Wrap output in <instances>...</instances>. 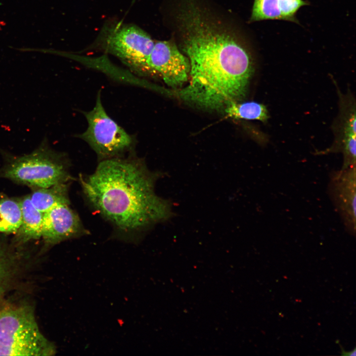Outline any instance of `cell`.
<instances>
[{
	"label": "cell",
	"instance_id": "2",
	"mask_svg": "<svg viewBox=\"0 0 356 356\" xmlns=\"http://www.w3.org/2000/svg\"><path fill=\"white\" fill-rule=\"evenodd\" d=\"M160 174L138 159H103L92 174L80 177L88 201L119 231L130 234L174 217L171 202L155 193Z\"/></svg>",
	"mask_w": 356,
	"mask_h": 356
},
{
	"label": "cell",
	"instance_id": "13",
	"mask_svg": "<svg viewBox=\"0 0 356 356\" xmlns=\"http://www.w3.org/2000/svg\"><path fill=\"white\" fill-rule=\"evenodd\" d=\"M22 222L20 201L11 199L0 201V232H16Z\"/></svg>",
	"mask_w": 356,
	"mask_h": 356
},
{
	"label": "cell",
	"instance_id": "11",
	"mask_svg": "<svg viewBox=\"0 0 356 356\" xmlns=\"http://www.w3.org/2000/svg\"><path fill=\"white\" fill-rule=\"evenodd\" d=\"M30 197L35 207L43 213L57 205L70 204L66 182L38 188Z\"/></svg>",
	"mask_w": 356,
	"mask_h": 356
},
{
	"label": "cell",
	"instance_id": "7",
	"mask_svg": "<svg viewBox=\"0 0 356 356\" xmlns=\"http://www.w3.org/2000/svg\"><path fill=\"white\" fill-rule=\"evenodd\" d=\"M147 71L158 74L168 86L181 87L188 80V58L171 41L155 42L148 58Z\"/></svg>",
	"mask_w": 356,
	"mask_h": 356
},
{
	"label": "cell",
	"instance_id": "12",
	"mask_svg": "<svg viewBox=\"0 0 356 356\" xmlns=\"http://www.w3.org/2000/svg\"><path fill=\"white\" fill-rule=\"evenodd\" d=\"M224 109L228 117L234 119L256 120L265 122L269 118L266 107L254 101L233 102L228 104Z\"/></svg>",
	"mask_w": 356,
	"mask_h": 356
},
{
	"label": "cell",
	"instance_id": "16",
	"mask_svg": "<svg viewBox=\"0 0 356 356\" xmlns=\"http://www.w3.org/2000/svg\"><path fill=\"white\" fill-rule=\"evenodd\" d=\"M309 4V2L304 0H279V8L281 20L298 23L296 14L302 6Z\"/></svg>",
	"mask_w": 356,
	"mask_h": 356
},
{
	"label": "cell",
	"instance_id": "5",
	"mask_svg": "<svg viewBox=\"0 0 356 356\" xmlns=\"http://www.w3.org/2000/svg\"><path fill=\"white\" fill-rule=\"evenodd\" d=\"M155 41L146 32L132 24L106 25L95 44L137 71H147L146 63Z\"/></svg>",
	"mask_w": 356,
	"mask_h": 356
},
{
	"label": "cell",
	"instance_id": "6",
	"mask_svg": "<svg viewBox=\"0 0 356 356\" xmlns=\"http://www.w3.org/2000/svg\"><path fill=\"white\" fill-rule=\"evenodd\" d=\"M88 128L78 137L87 142L100 158L117 157L130 149L133 139L106 112L98 92L92 110L84 112Z\"/></svg>",
	"mask_w": 356,
	"mask_h": 356
},
{
	"label": "cell",
	"instance_id": "3",
	"mask_svg": "<svg viewBox=\"0 0 356 356\" xmlns=\"http://www.w3.org/2000/svg\"><path fill=\"white\" fill-rule=\"evenodd\" d=\"M55 353V347L40 331L30 307H11L0 312V356H47Z\"/></svg>",
	"mask_w": 356,
	"mask_h": 356
},
{
	"label": "cell",
	"instance_id": "17",
	"mask_svg": "<svg viewBox=\"0 0 356 356\" xmlns=\"http://www.w3.org/2000/svg\"><path fill=\"white\" fill-rule=\"evenodd\" d=\"M11 262L8 255L0 246V299L2 297L11 274Z\"/></svg>",
	"mask_w": 356,
	"mask_h": 356
},
{
	"label": "cell",
	"instance_id": "10",
	"mask_svg": "<svg viewBox=\"0 0 356 356\" xmlns=\"http://www.w3.org/2000/svg\"><path fill=\"white\" fill-rule=\"evenodd\" d=\"M22 210L21 224L16 231L17 239L26 242L42 237V227L44 213L32 203L30 195L20 201Z\"/></svg>",
	"mask_w": 356,
	"mask_h": 356
},
{
	"label": "cell",
	"instance_id": "9",
	"mask_svg": "<svg viewBox=\"0 0 356 356\" xmlns=\"http://www.w3.org/2000/svg\"><path fill=\"white\" fill-rule=\"evenodd\" d=\"M69 205H57L44 213L42 237L46 244L53 245L87 234L78 214Z\"/></svg>",
	"mask_w": 356,
	"mask_h": 356
},
{
	"label": "cell",
	"instance_id": "4",
	"mask_svg": "<svg viewBox=\"0 0 356 356\" xmlns=\"http://www.w3.org/2000/svg\"><path fill=\"white\" fill-rule=\"evenodd\" d=\"M7 158L0 176L16 182L44 188L67 182L71 178L67 158L63 153L50 148L46 137L31 153Z\"/></svg>",
	"mask_w": 356,
	"mask_h": 356
},
{
	"label": "cell",
	"instance_id": "18",
	"mask_svg": "<svg viewBox=\"0 0 356 356\" xmlns=\"http://www.w3.org/2000/svg\"><path fill=\"white\" fill-rule=\"evenodd\" d=\"M340 347L341 348V355L344 356H354L356 355V348L353 350L348 352L346 351L341 346Z\"/></svg>",
	"mask_w": 356,
	"mask_h": 356
},
{
	"label": "cell",
	"instance_id": "14",
	"mask_svg": "<svg viewBox=\"0 0 356 356\" xmlns=\"http://www.w3.org/2000/svg\"><path fill=\"white\" fill-rule=\"evenodd\" d=\"M345 136L339 150L343 153L342 169L356 166V120L350 119L345 128Z\"/></svg>",
	"mask_w": 356,
	"mask_h": 356
},
{
	"label": "cell",
	"instance_id": "8",
	"mask_svg": "<svg viewBox=\"0 0 356 356\" xmlns=\"http://www.w3.org/2000/svg\"><path fill=\"white\" fill-rule=\"evenodd\" d=\"M356 166L332 171L329 175L328 194L348 233L356 235Z\"/></svg>",
	"mask_w": 356,
	"mask_h": 356
},
{
	"label": "cell",
	"instance_id": "1",
	"mask_svg": "<svg viewBox=\"0 0 356 356\" xmlns=\"http://www.w3.org/2000/svg\"><path fill=\"white\" fill-rule=\"evenodd\" d=\"M192 20L183 45L190 80L177 94L204 109H224L246 95L254 70L251 55L229 35Z\"/></svg>",
	"mask_w": 356,
	"mask_h": 356
},
{
	"label": "cell",
	"instance_id": "15",
	"mask_svg": "<svg viewBox=\"0 0 356 356\" xmlns=\"http://www.w3.org/2000/svg\"><path fill=\"white\" fill-rule=\"evenodd\" d=\"M279 0H254L250 21L281 20Z\"/></svg>",
	"mask_w": 356,
	"mask_h": 356
}]
</instances>
